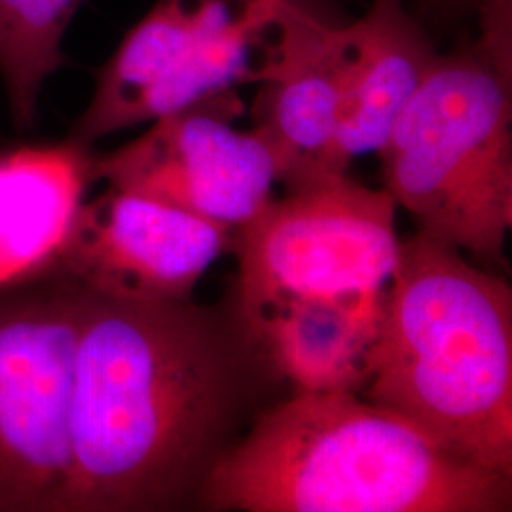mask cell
I'll list each match as a JSON object with an SVG mask.
<instances>
[{"label":"cell","instance_id":"cell-1","mask_svg":"<svg viewBox=\"0 0 512 512\" xmlns=\"http://www.w3.org/2000/svg\"><path fill=\"white\" fill-rule=\"evenodd\" d=\"M279 384L232 296L203 306L88 291L59 512L196 509L205 478Z\"/></svg>","mask_w":512,"mask_h":512},{"label":"cell","instance_id":"cell-2","mask_svg":"<svg viewBox=\"0 0 512 512\" xmlns=\"http://www.w3.org/2000/svg\"><path fill=\"white\" fill-rule=\"evenodd\" d=\"M196 509L509 512L512 476L461 458L359 393L293 391L215 463Z\"/></svg>","mask_w":512,"mask_h":512},{"label":"cell","instance_id":"cell-3","mask_svg":"<svg viewBox=\"0 0 512 512\" xmlns=\"http://www.w3.org/2000/svg\"><path fill=\"white\" fill-rule=\"evenodd\" d=\"M366 399L512 476V289L425 234L401 239Z\"/></svg>","mask_w":512,"mask_h":512},{"label":"cell","instance_id":"cell-4","mask_svg":"<svg viewBox=\"0 0 512 512\" xmlns=\"http://www.w3.org/2000/svg\"><path fill=\"white\" fill-rule=\"evenodd\" d=\"M512 63L482 40L437 59L376 152L387 194L418 232L509 272Z\"/></svg>","mask_w":512,"mask_h":512},{"label":"cell","instance_id":"cell-5","mask_svg":"<svg viewBox=\"0 0 512 512\" xmlns=\"http://www.w3.org/2000/svg\"><path fill=\"white\" fill-rule=\"evenodd\" d=\"M397 203L332 173L272 198L234 232L230 294L251 321L291 302H378L397 264Z\"/></svg>","mask_w":512,"mask_h":512},{"label":"cell","instance_id":"cell-6","mask_svg":"<svg viewBox=\"0 0 512 512\" xmlns=\"http://www.w3.org/2000/svg\"><path fill=\"white\" fill-rule=\"evenodd\" d=\"M277 0H156L101 67L73 137L92 145L255 84Z\"/></svg>","mask_w":512,"mask_h":512},{"label":"cell","instance_id":"cell-7","mask_svg":"<svg viewBox=\"0 0 512 512\" xmlns=\"http://www.w3.org/2000/svg\"><path fill=\"white\" fill-rule=\"evenodd\" d=\"M88 291L42 274L0 287V512H59Z\"/></svg>","mask_w":512,"mask_h":512},{"label":"cell","instance_id":"cell-8","mask_svg":"<svg viewBox=\"0 0 512 512\" xmlns=\"http://www.w3.org/2000/svg\"><path fill=\"white\" fill-rule=\"evenodd\" d=\"M236 92L220 93L150 124L124 147L95 158V181L143 194L232 232L274 198V150L262 129L241 131Z\"/></svg>","mask_w":512,"mask_h":512},{"label":"cell","instance_id":"cell-9","mask_svg":"<svg viewBox=\"0 0 512 512\" xmlns=\"http://www.w3.org/2000/svg\"><path fill=\"white\" fill-rule=\"evenodd\" d=\"M232 243L234 232L220 224L109 186L80 207L46 274L110 298L186 300Z\"/></svg>","mask_w":512,"mask_h":512},{"label":"cell","instance_id":"cell-10","mask_svg":"<svg viewBox=\"0 0 512 512\" xmlns=\"http://www.w3.org/2000/svg\"><path fill=\"white\" fill-rule=\"evenodd\" d=\"M338 27L296 0H277L274 37L256 84V128L274 150L279 183L298 188L332 173L342 103Z\"/></svg>","mask_w":512,"mask_h":512},{"label":"cell","instance_id":"cell-11","mask_svg":"<svg viewBox=\"0 0 512 512\" xmlns=\"http://www.w3.org/2000/svg\"><path fill=\"white\" fill-rule=\"evenodd\" d=\"M338 35L344 74L334 158L348 171L353 158L384 145L439 54L404 0H372Z\"/></svg>","mask_w":512,"mask_h":512},{"label":"cell","instance_id":"cell-12","mask_svg":"<svg viewBox=\"0 0 512 512\" xmlns=\"http://www.w3.org/2000/svg\"><path fill=\"white\" fill-rule=\"evenodd\" d=\"M95 158L74 137L0 154V287L50 270L95 181Z\"/></svg>","mask_w":512,"mask_h":512},{"label":"cell","instance_id":"cell-13","mask_svg":"<svg viewBox=\"0 0 512 512\" xmlns=\"http://www.w3.org/2000/svg\"><path fill=\"white\" fill-rule=\"evenodd\" d=\"M384 302H291L243 321L293 391L363 393Z\"/></svg>","mask_w":512,"mask_h":512},{"label":"cell","instance_id":"cell-14","mask_svg":"<svg viewBox=\"0 0 512 512\" xmlns=\"http://www.w3.org/2000/svg\"><path fill=\"white\" fill-rule=\"evenodd\" d=\"M84 0H0V74L18 128L33 126L40 92L63 65V38Z\"/></svg>","mask_w":512,"mask_h":512},{"label":"cell","instance_id":"cell-15","mask_svg":"<svg viewBox=\"0 0 512 512\" xmlns=\"http://www.w3.org/2000/svg\"><path fill=\"white\" fill-rule=\"evenodd\" d=\"M440 6H450V8H461V6H480L484 0H435Z\"/></svg>","mask_w":512,"mask_h":512}]
</instances>
